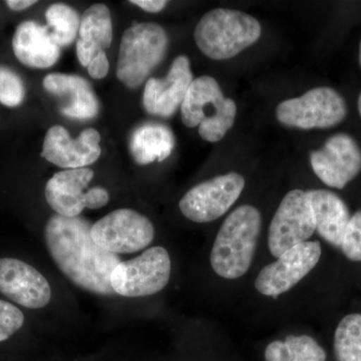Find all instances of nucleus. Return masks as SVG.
<instances>
[{
    "label": "nucleus",
    "instance_id": "f257e3e1",
    "mask_svg": "<svg viewBox=\"0 0 361 361\" xmlns=\"http://www.w3.org/2000/svg\"><path fill=\"white\" fill-rule=\"evenodd\" d=\"M92 223L85 218L51 216L44 228L47 248L59 269L80 288L101 296H115L111 275L121 259L94 243Z\"/></svg>",
    "mask_w": 361,
    "mask_h": 361
},
{
    "label": "nucleus",
    "instance_id": "f03ea898",
    "mask_svg": "<svg viewBox=\"0 0 361 361\" xmlns=\"http://www.w3.org/2000/svg\"><path fill=\"white\" fill-rule=\"evenodd\" d=\"M261 225V214L251 205L238 207L226 218L211 251V265L216 274L225 279L245 274L255 255Z\"/></svg>",
    "mask_w": 361,
    "mask_h": 361
},
{
    "label": "nucleus",
    "instance_id": "7ed1b4c3",
    "mask_svg": "<svg viewBox=\"0 0 361 361\" xmlns=\"http://www.w3.org/2000/svg\"><path fill=\"white\" fill-rule=\"evenodd\" d=\"M262 28L255 18L231 9L218 8L199 21L194 37L197 47L215 61L234 58L261 37Z\"/></svg>",
    "mask_w": 361,
    "mask_h": 361
},
{
    "label": "nucleus",
    "instance_id": "20e7f679",
    "mask_svg": "<svg viewBox=\"0 0 361 361\" xmlns=\"http://www.w3.org/2000/svg\"><path fill=\"white\" fill-rule=\"evenodd\" d=\"M237 106L225 97L217 80L203 75L193 80L180 106V118L188 128L198 127L207 142L221 141L234 125Z\"/></svg>",
    "mask_w": 361,
    "mask_h": 361
},
{
    "label": "nucleus",
    "instance_id": "39448f33",
    "mask_svg": "<svg viewBox=\"0 0 361 361\" xmlns=\"http://www.w3.org/2000/svg\"><path fill=\"white\" fill-rule=\"evenodd\" d=\"M168 44L167 32L157 23L130 26L121 42L116 77L130 89L140 87L165 58Z\"/></svg>",
    "mask_w": 361,
    "mask_h": 361
},
{
    "label": "nucleus",
    "instance_id": "423d86ee",
    "mask_svg": "<svg viewBox=\"0 0 361 361\" xmlns=\"http://www.w3.org/2000/svg\"><path fill=\"white\" fill-rule=\"evenodd\" d=\"M348 115L343 97L329 87H318L303 96L278 104L277 120L294 129H329L336 127Z\"/></svg>",
    "mask_w": 361,
    "mask_h": 361
},
{
    "label": "nucleus",
    "instance_id": "0eeeda50",
    "mask_svg": "<svg viewBox=\"0 0 361 361\" xmlns=\"http://www.w3.org/2000/svg\"><path fill=\"white\" fill-rule=\"evenodd\" d=\"M171 258L164 247L147 249L141 255L123 261L111 275L116 295L137 298L163 290L170 281Z\"/></svg>",
    "mask_w": 361,
    "mask_h": 361
},
{
    "label": "nucleus",
    "instance_id": "6e6552de",
    "mask_svg": "<svg viewBox=\"0 0 361 361\" xmlns=\"http://www.w3.org/2000/svg\"><path fill=\"white\" fill-rule=\"evenodd\" d=\"M90 235L109 253L130 254L144 250L153 242L155 228L142 214L118 209L92 224Z\"/></svg>",
    "mask_w": 361,
    "mask_h": 361
},
{
    "label": "nucleus",
    "instance_id": "1a4fd4ad",
    "mask_svg": "<svg viewBox=\"0 0 361 361\" xmlns=\"http://www.w3.org/2000/svg\"><path fill=\"white\" fill-rule=\"evenodd\" d=\"M315 230L314 216L310 195L303 190H292L286 194L271 221L268 246L274 257L307 242Z\"/></svg>",
    "mask_w": 361,
    "mask_h": 361
},
{
    "label": "nucleus",
    "instance_id": "9d476101",
    "mask_svg": "<svg viewBox=\"0 0 361 361\" xmlns=\"http://www.w3.org/2000/svg\"><path fill=\"white\" fill-rule=\"evenodd\" d=\"M245 187V179L238 173L218 176L192 188L180 199V212L196 223H208L224 215Z\"/></svg>",
    "mask_w": 361,
    "mask_h": 361
},
{
    "label": "nucleus",
    "instance_id": "9b49d317",
    "mask_svg": "<svg viewBox=\"0 0 361 361\" xmlns=\"http://www.w3.org/2000/svg\"><path fill=\"white\" fill-rule=\"evenodd\" d=\"M322 257L319 241H307L285 251L276 262L265 266L255 280L256 289L277 298L300 282Z\"/></svg>",
    "mask_w": 361,
    "mask_h": 361
},
{
    "label": "nucleus",
    "instance_id": "f8f14e48",
    "mask_svg": "<svg viewBox=\"0 0 361 361\" xmlns=\"http://www.w3.org/2000/svg\"><path fill=\"white\" fill-rule=\"evenodd\" d=\"M310 164L325 185L343 189L360 173L361 149L353 137L341 133L330 137L322 149L311 152Z\"/></svg>",
    "mask_w": 361,
    "mask_h": 361
},
{
    "label": "nucleus",
    "instance_id": "ddd939ff",
    "mask_svg": "<svg viewBox=\"0 0 361 361\" xmlns=\"http://www.w3.org/2000/svg\"><path fill=\"white\" fill-rule=\"evenodd\" d=\"M101 135L94 129L82 130L73 139L61 126H54L45 135L40 156L58 167L87 168L97 161L102 154Z\"/></svg>",
    "mask_w": 361,
    "mask_h": 361
},
{
    "label": "nucleus",
    "instance_id": "4468645a",
    "mask_svg": "<svg viewBox=\"0 0 361 361\" xmlns=\"http://www.w3.org/2000/svg\"><path fill=\"white\" fill-rule=\"evenodd\" d=\"M0 293L28 310L44 308L51 299L47 278L32 265L14 258L0 259Z\"/></svg>",
    "mask_w": 361,
    "mask_h": 361
},
{
    "label": "nucleus",
    "instance_id": "2eb2a0df",
    "mask_svg": "<svg viewBox=\"0 0 361 361\" xmlns=\"http://www.w3.org/2000/svg\"><path fill=\"white\" fill-rule=\"evenodd\" d=\"M190 59H174L165 78H151L145 85L142 104L149 115L171 118L180 109L190 85L193 82Z\"/></svg>",
    "mask_w": 361,
    "mask_h": 361
},
{
    "label": "nucleus",
    "instance_id": "dca6fc26",
    "mask_svg": "<svg viewBox=\"0 0 361 361\" xmlns=\"http://www.w3.org/2000/svg\"><path fill=\"white\" fill-rule=\"evenodd\" d=\"M44 90L59 101V111L75 120H90L99 113V101L92 85L84 78L51 73L44 78Z\"/></svg>",
    "mask_w": 361,
    "mask_h": 361
},
{
    "label": "nucleus",
    "instance_id": "f3484780",
    "mask_svg": "<svg viewBox=\"0 0 361 361\" xmlns=\"http://www.w3.org/2000/svg\"><path fill=\"white\" fill-rule=\"evenodd\" d=\"M90 168L70 169L52 176L45 186V200L58 215L75 218L87 207L85 189L94 178Z\"/></svg>",
    "mask_w": 361,
    "mask_h": 361
},
{
    "label": "nucleus",
    "instance_id": "a211bd4d",
    "mask_svg": "<svg viewBox=\"0 0 361 361\" xmlns=\"http://www.w3.org/2000/svg\"><path fill=\"white\" fill-rule=\"evenodd\" d=\"M13 49L23 65L42 70L51 68L61 56V47L52 39L49 28L32 20L18 26L13 35Z\"/></svg>",
    "mask_w": 361,
    "mask_h": 361
},
{
    "label": "nucleus",
    "instance_id": "6ab92c4d",
    "mask_svg": "<svg viewBox=\"0 0 361 361\" xmlns=\"http://www.w3.org/2000/svg\"><path fill=\"white\" fill-rule=\"evenodd\" d=\"M310 195L315 230L325 241L341 248L350 213L345 202L329 190H311Z\"/></svg>",
    "mask_w": 361,
    "mask_h": 361
},
{
    "label": "nucleus",
    "instance_id": "aec40b11",
    "mask_svg": "<svg viewBox=\"0 0 361 361\" xmlns=\"http://www.w3.org/2000/svg\"><path fill=\"white\" fill-rule=\"evenodd\" d=\"M78 32V59L87 68L99 51L111 47L113 40V23L108 6L97 4L89 7L82 14Z\"/></svg>",
    "mask_w": 361,
    "mask_h": 361
},
{
    "label": "nucleus",
    "instance_id": "412c9836",
    "mask_svg": "<svg viewBox=\"0 0 361 361\" xmlns=\"http://www.w3.org/2000/svg\"><path fill=\"white\" fill-rule=\"evenodd\" d=\"M175 146L173 130L167 126L155 123L140 126L133 133L130 141V153L140 165L166 160Z\"/></svg>",
    "mask_w": 361,
    "mask_h": 361
},
{
    "label": "nucleus",
    "instance_id": "4be33fe9",
    "mask_svg": "<svg viewBox=\"0 0 361 361\" xmlns=\"http://www.w3.org/2000/svg\"><path fill=\"white\" fill-rule=\"evenodd\" d=\"M266 361H326V353L308 336H289L275 341L265 349Z\"/></svg>",
    "mask_w": 361,
    "mask_h": 361
},
{
    "label": "nucleus",
    "instance_id": "5701e85b",
    "mask_svg": "<svg viewBox=\"0 0 361 361\" xmlns=\"http://www.w3.org/2000/svg\"><path fill=\"white\" fill-rule=\"evenodd\" d=\"M47 27L59 47H68L80 32V16L75 9L63 4H52L45 13Z\"/></svg>",
    "mask_w": 361,
    "mask_h": 361
},
{
    "label": "nucleus",
    "instance_id": "b1692460",
    "mask_svg": "<svg viewBox=\"0 0 361 361\" xmlns=\"http://www.w3.org/2000/svg\"><path fill=\"white\" fill-rule=\"evenodd\" d=\"M337 361H361V314L342 318L334 336Z\"/></svg>",
    "mask_w": 361,
    "mask_h": 361
},
{
    "label": "nucleus",
    "instance_id": "393cba45",
    "mask_svg": "<svg viewBox=\"0 0 361 361\" xmlns=\"http://www.w3.org/2000/svg\"><path fill=\"white\" fill-rule=\"evenodd\" d=\"M25 96L21 78L9 68L0 66V103L9 108L20 106Z\"/></svg>",
    "mask_w": 361,
    "mask_h": 361
},
{
    "label": "nucleus",
    "instance_id": "a878e982",
    "mask_svg": "<svg viewBox=\"0 0 361 361\" xmlns=\"http://www.w3.org/2000/svg\"><path fill=\"white\" fill-rule=\"evenodd\" d=\"M341 248L349 260L361 262V210L349 220Z\"/></svg>",
    "mask_w": 361,
    "mask_h": 361
},
{
    "label": "nucleus",
    "instance_id": "bb28decb",
    "mask_svg": "<svg viewBox=\"0 0 361 361\" xmlns=\"http://www.w3.org/2000/svg\"><path fill=\"white\" fill-rule=\"evenodd\" d=\"M25 315L13 304L0 300V342L11 338L23 327Z\"/></svg>",
    "mask_w": 361,
    "mask_h": 361
},
{
    "label": "nucleus",
    "instance_id": "cd10ccee",
    "mask_svg": "<svg viewBox=\"0 0 361 361\" xmlns=\"http://www.w3.org/2000/svg\"><path fill=\"white\" fill-rule=\"evenodd\" d=\"M109 68H110V65H109V59L104 51H99L96 58L92 59L87 66L90 77L96 78V80H101L106 77L108 75Z\"/></svg>",
    "mask_w": 361,
    "mask_h": 361
},
{
    "label": "nucleus",
    "instance_id": "c85d7f7f",
    "mask_svg": "<svg viewBox=\"0 0 361 361\" xmlns=\"http://www.w3.org/2000/svg\"><path fill=\"white\" fill-rule=\"evenodd\" d=\"M87 193V201L85 208L90 209V210L103 208L110 200V195H109L108 191L104 188H92Z\"/></svg>",
    "mask_w": 361,
    "mask_h": 361
},
{
    "label": "nucleus",
    "instance_id": "c756f323",
    "mask_svg": "<svg viewBox=\"0 0 361 361\" xmlns=\"http://www.w3.org/2000/svg\"><path fill=\"white\" fill-rule=\"evenodd\" d=\"M130 2L151 13H160L167 6L165 0H133Z\"/></svg>",
    "mask_w": 361,
    "mask_h": 361
},
{
    "label": "nucleus",
    "instance_id": "7c9ffc66",
    "mask_svg": "<svg viewBox=\"0 0 361 361\" xmlns=\"http://www.w3.org/2000/svg\"><path fill=\"white\" fill-rule=\"evenodd\" d=\"M35 4H37V1H32V0H7L6 1L7 6L14 11H25V9L32 6Z\"/></svg>",
    "mask_w": 361,
    "mask_h": 361
},
{
    "label": "nucleus",
    "instance_id": "2f4dec72",
    "mask_svg": "<svg viewBox=\"0 0 361 361\" xmlns=\"http://www.w3.org/2000/svg\"><path fill=\"white\" fill-rule=\"evenodd\" d=\"M358 111H360V115L361 116V92L360 94V97H358Z\"/></svg>",
    "mask_w": 361,
    "mask_h": 361
},
{
    "label": "nucleus",
    "instance_id": "473e14b6",
    "mask_svg": "<svg viewBox=\"0 0 361 361\" xmlns=\"http://www.w3.org/2000/svg\"><path fill=\"white\" fill-rule=\"evenodd\" d=\"M360 63L361 66V40H360Z\"/></svg>",
    "mask_w": 361,
    "mask_h": 361
}]
</instances>
